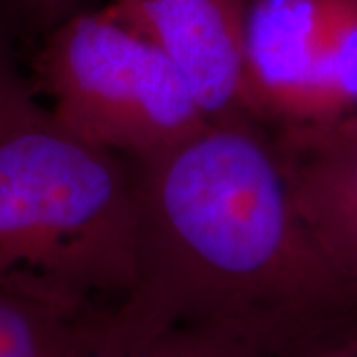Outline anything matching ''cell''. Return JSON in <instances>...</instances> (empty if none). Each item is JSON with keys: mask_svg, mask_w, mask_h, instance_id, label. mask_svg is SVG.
I'll use <instances>...</instances> for the list:
<instances>
[{"mask_svg": "<svg viewBox=\"0 0 357 357\" xmlns=\"http://www.w3.org/2000/svg\"><path fill=\"white\" fill-rule=\"evenodd\" d=\"M129 161L139 192V264L112 314L119 332L222 324L264 337L282 357L356 321L357 282L307 227L266 126L211 121Z\"/></svg>", "mask_w": 357, "mask_h": 357, "instance_id": "obj_1", "label": "cell"}, {"mask_svg": "<svg viewBox=\"0 0 357 357\" xmlns=\"http://www.w3.org/2000/svg\"><path fill=\"white\" fill-rule=\"evenodd\" d=\"M139 238L128 157L58 126L36 98L0 126V280L117 307L137 280Z\"/></svg>", "mask_w": 357, "mask_h": 357, "instance_id": "obj_2", "label": "cell"}, {"mask_svg": "<svg viewBox=\"0 0 357 357\" xmlns=\"http://www.w3.org/2000/svg\"><path fill=\"white\" fill-rule=\"evenodd\" d=\"M32 72L58 126L128 159L161 153L211 123L165 52L109 4L48 28Z\"/></svg>", "mask_w": 357, "mask_h": 357, "instance_id": "obj_3", "label": "cell"}, {"mask_svg": "<svg viewBox=\"0 0 357 357\" xmlns=\"http://www.w3.org/2000/svg\"><path fill=\"white\" fill-rule=\"evenodd\" d=\"M246 77L266 128H356L357 0H248Z\"/></svg>", "mask_w": 357, "mask_h": 357, "instance_id": "obj_4", "label": "cell"}, {"mask_svg": "<svg viewBox=\"0 0 357 357\" xmlns=\"http://www.w3.org/2000/svg\"><path fill=\"white\" fill-rule=\"evenodd\" d=\"M248 0H112L185 77L208 121L255 119L246 77Z\"/></svg>", "mask_w": 357, "mask_h": 357, "instance_id": "obj_5", "label": "cell"}, {"mask_svg": "<svg viewBox=\"0 0 357 357\" xmlns=\"http://www.w3.org/2000/svg\"><path fill=\"white\" fill-rule=\"evenodd\" d=\"M274 141L307 227L357 282V128L276 131Z\"/></svg>", "mask_w": 357, "mask_h": 357, "instance_id": "obj_6", "label": "cell"}, {"mask_svg": "<svg viewBox=\"0 0 357 357\" xmlns=\"http://www.w3.org/2000/svg\"><path fill=\"white\" fill-rule=\"evenodd\" d=\"M112 310L0 280V357H88Z\"/></svg>", "mask_w": 357, "mask_h": 357, "instance_id": "obj_7", "label": "cell"}, {"mask_svg": "<svg viewBox=\"0 0 357 357\" xmlns=\"http://www.w3.org/2000/svg\"><path fill=\"white\" fill-rule=\"evenodd\" d=\"M88 357H280L256 333L222 324H178L153 333L115 330L112 316L102 342Z\"/></svg>", "mask_w": 357, "mask_h": 357, "instance_id": "obj_8", "label": "cell"}, {"mask_svg": "<svg viewBox=\"0 0 357 357\" xmlns=\"http://www.w3.org/2000/svg\"><path fill=\"white\" fill-rule=\"evenodd\" d=\"M32 100L34 91L16 72L10 62V54L0 36V126Z\"/></svg>", "mask_w": 357, "mask_h": 357, "instance_id": "obj_9", "label": "cell"}, {"mask_svg": "<svg viewBox=\"0 0 357 357\" xmlns=\"http://www.w3.org/2000/svg\"><path fill=\"white\" fill-rule=\"evenodd\" d=\"M288 357H357V319L324 333Z\"/></svg>", "mask_w": 357, "mask_h": 357, "instance_id": "obj_10", "label": "cell"}, {"mask_svg": "<svg viewBox=\"0 0 357 357\" xmlns=\"http://www.w3.org/2000/svg\"><path fill=\"white\" fill-rule=\"evenodd\" d=\"M22 13L46 30L60 22L70 13H74L77 0H14Z\"/></svg>", "mask_w": 357, "mask_h": 357, "instance_id": "obj_11", "label": "cell"}]
</instances>
